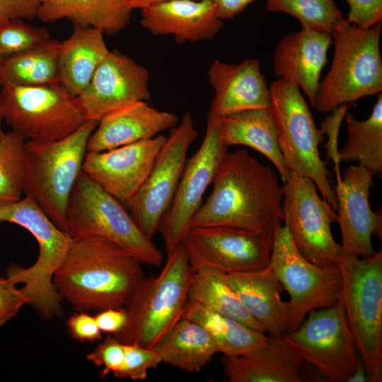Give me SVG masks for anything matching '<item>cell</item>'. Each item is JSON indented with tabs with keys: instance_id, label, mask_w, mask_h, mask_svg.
I'll return each instance as SVG.
<instances>
[{
	"instance_id": "cell-1",
	"label": "cell",
	"mask_w": 382,
	"mask_h": 382,
	"mask_svg": "<svg viewBox=\"0 0 382 382\" xmlns=\"http://www.w3.org/2000/svg\"><path fill=\"white\" fill-rule=\"evenodd\" d=\"M190 228L229 226L273 236L284 221V185L246 150L228 152Z\"/></svg>"
},
{
	"instance_id": "cell-2",
	"label": "cell",
	"mask_w": 382,
	"mask_h": 382,
	"mask_svg": "<svg viewBox=\"0 0 382 382\" xmlns=\"http://www.w3.org/2000/svg\"><path fill=\"white\" fill-rule=\"evenodd\" d=\"M141 263L102 237L72 240L52 282L62 299L88 312L123 308L144 278Z\"/></svg>"
},
{
	"instance_id": "cell-3",
	"label": "cell",
	"mask_w": 382,
	"mask_h": 382,
	"mask_svg": "<svg viewBox=\"0 0 382 382\" xmlns=\"http://www.w3.org/2000/svg\"><path fill=\"white\" fill-rule=\"evenodd\" d=\"M192 274L188 253L181 242L170 253L161 272L144 278L127 304V321L113 335L124 345L151 349L183 317Z\"/></svg>"
},
{
	"instance_id": "cell-4",
	"label": "cell",
	"mask_w": 382,
	"mask_h": 382,
	"mask_svg": "<svg viewBox=\"0 0 382 382\" xmlns=\"http://www.w3.org/2000/svg\"><path fill=\"white\" fill-rule=\"evenodd\" d=\"M381 28L382 22L360 28L342 17L333 25L334 56L316 92L313 107L318 112H330L342 105L381 93Z\"/></svg>"
},
{
	"instance_id": "cell-5",
	"label": "cell",
	"mask_w": 382,
	"mask_h": 382,
	"mask_svg": "<svg viewBox=\"0 0 382 382\" xmlns=\"http://www.w3.org/2000/svg\"><path fill=\"white\" fill-rule=\"evenodd\" d=\"M98 124L88 120L59 140L25 141L24 144L23 193L64 232L69 198L82 171L88 139Z\"/></svg>"
},
{
	"instance_id": "cell-6",
	"label": "cell",
	"mask_w": 382,
	"mask_h": 382,
	"mask_svg": "<svg viewBox=\"0 0 382 382\" xmlns=\"http://www.w3.org/2000/svg\"><path fill=\"white\" fill-rule=\"evenodd\" d=\"M17 224L29 231L38 243L39 255L35 262L23 268L11 265L6 277L16 284H23L22 293L29 304L45 320L61 317L62 298L53 282L55 271L64 261L72 239L40 209L30 197L0 206V223Z\"/></svg>"
},
{
	"instance_id": "cell-7",
	"label": "cell",
	"mask_w": 382,
	"mask_h": 382,
	"mask_svg": "<svg viewBox=\"0 0 382 382\" xmlns=\"http://www.w3.org/2000/svg\"><path fill=\"white\" fill-rule=\"evenodd\" d=\"M339 296L369 382L382 381V250L366 257L342 253Z\"/></svg>"
},
{
	"instance_id": "cell-8",
	"label": "cell",
	"mask_w": 382,
	"mask_h": 382,
	"mask_svg": "<svg viewBox=\"0 0 382 382\" xmlns=\"http://www.w3.org/2000/svg\"><path fill=\"white\" fill-rule=\"evenodd\" d=\"M66 233L72 240L98 236L125 248L141 264L158 267L162 253L142 233L124 204L83 171L71 192Z\"/></svg>"
},
{
	"instance_id": "cell-9",
	"label": "cell",
	"mask_w": 382,
	"mask_h": 382,
	"mask_svg": "<svg viewBox=\"0 0 382 382\" xmlns=\"http://www.w3.org/2000/svg\"><path fill=\"white\" fill-rule=\"evenodd\" d=\"M269 110L277 129L281 153L290 172L307 177L316 184L321 197L337 209L330 171L319 154L325 136L314 122L309 107L292 82L278 79L270 85Z\"/></svg>"
},
{
	"instance_id": "cell-10",
	"label": "cell",
	"mask_w": 382,
	"mask_h": 382,
	"mask_svg": "<svg viewBox=\"0 0 382 382\" xmlns=\"http://www.w3.org/2000/svg\"><path fill=\"white\" fill-rule=\"evenodd\" d=\"M0 104L4 120L25 141L59 140L88 121L78 97L60 83L1 87Z\"/></svg>"
},
{
	"instance_id": "cell-11",
	"label": "cell",
	"mask_w": 382,
	"mask_h": 382,
	"mask_svg": "<svg viewBox=\"0 0 382 382\" xmlns=\"http://www.w3.org/2000/svg\"><path fill=\"white\" fill-rule=\"evenodd\" d=\"M267 267L290 297L286 301V333L296 330L311 311L337 303L342 287L338 265H317L305 258L296 248L285 224L273 236Z\"/></svg>"
},
{
	"instance_id": "cell-12",
	"label": "cell",
	"mask_w": 382,
	"mask_h": 382,
	"mask_svg": "<svg viewBox=\"0 0 382 382\" xmlns=\"http://www.w3.org/2000/svg\"><path fill=\"white\" fill-rule=\"evenodd\" d=\"M282 339L324 381L347 382L362 364L339 299L332 306L309 312L302 323Z\"/></svg>"
},
{
	"instance_id": "cell-13",
	"label": "cell",
	"mask_w": 382,
	"mask_h": 382,
	"mask_svg": "<svg viewBox=\"0 0 382 382\" xmlns=\"http://www.w3.org/2000/svg\"><path fill=\"white\" fill-rule=\"evenodd\" d=\"M283 185L284 224L296 248L313 263L335 264L342 253L331 231L337 221L335 210L309 178L290 172Z\"/></svg>"
},
{
	"instance_id": "cell-14",
	"label": "cell",
	"mask_w": 382,
	"mask_h": 382,
	"mask_svg": "<svg viewBox=\"0 0 382 382\" xmlns=\"http://www.w3.org/2000/svg\"><path fill=\"white\" fill-rule=\"evenodd\" d=\"M198 135L191 115L185 112L166 139L146 179L125 204L140 230L149 238L158 231L170 206L188 149Z\"/></svg>"
},
{
	"instance_id": "cell-15",
	"label": "cell",
	"mask_w": 382,
	"mask_h": 382,
	"mask_svg": "<svg viewBox=\"0 0 382 382\" xmlns=\"http://www.w3.org/2000/svg\"><path fill=\"white\" fill-rule=\"evenodd\" d=\"M227 153L228 148L220 137V117L209 111L204 140L197 152L187 159L170 206L159 225L167 254L183 241Z\"/></svg>"
},
{
	"instance_id": "cell-16",
	"label": "cell",
	"mask_w": 382,
	"mask_h": 382,
	"mask_svg": "<svg viewBox=\"0 0 382 382\" xmlns=\"http://www.w3.org/2000/svg\"><path fill=\"white\" fill-rule=\"evenodd\" d=\"M185 243L192 272L212 269L225 274L267 267L273 236L229 226L190 228Z\"/></svg>"
},
{
	"instance_id": "cell-17",
	"label": "cell",
	"mask_w": 382,
	"mask_h": 382,
	"mask_svg": "<svg viewBox=\"0 0 382 382\" xmlns=\"http://www.w3.org/2000/svg\"><path fill=\"white\" fill-rule=\"evenodd\" d=\"M149 82L144 66L118 51H110L77 97L86 119L98 122L126 105L149 100Z\"/></svg>"
},
{
	"instance_id": "cell-18",
	"label": "cell",
	"mask_w": 382,
	"mask_h": 382,
	"mask_svg": "<svg viewBox=\"0 0 382 382\" xmlns=\"http://www.w3.org/2000/svg\"><path fill=\"white\" fill-rule=\"evenodd\" d=\"M167 137L151 139L101 152H86L82 171L125 206L153 168Z\"/></svg>"
},
{
	"instance_id": "cell-19",
	"label": "cell",
	"mask_w": 382,
	"mask_h": 382,
	"mask_svg": "<svg viewBox=\"0 0 382 382\" xmlns=\"http://www.w3.org/2000/svg\"><path fill=\"white\" fill-rule=\"evenodd\" d=\"M373 176L362 166H351L335 187L337 221L345 253L362 257L371 256L375 252L372 236L381 238L382 217L371 209L369 199L374 185Z\"/></svg>"
},
{
	"instance_id": "cell-20",
	"label": "cell",
	"mask_w": 382,
	"mask_h": 382,
	"mask_svg": "<svg viewBox=\"0 0 382 382\" xmlns=\"http://www.w3.org/2000/svg\"><path fill=\"white\" fill-rule=\"evenodd\" d=\"M270 336V335H269ZM224 374L231 382H319L324 379L299 358L282 337L267 342L241 355L221 359Z\"/></svg>"
},
{
	"instance_id": "cell-21",
	"label": "cell",
	"mask_w": 382,
	"mask_h": 382,
	"mask_svg": "<svg viewBox=\"0 0 382 382\" xmlns=\"http://www.w3.org/2000/svg\"><path fill=\"white\" fill-rule=\"evenodd\" d=\"M208 80L214 91L209 111L219 117L269 108L270 87L255 59L233 64L216 59L208 69Z\"/></svg>"
},
{
	"instance_id": "cell-22",
	"label": "cell",
	"mask_w": 382,
	"mask_h": 382,
	"mask_svg": "<svg viewBox=\"0 0 382 382\" xmlns=\"http://www.w3.org/2000/svg\"><path fill=\"white\" fill-rule=\"evenodd\" d=\"M332 43L330 33L301 29L284 36L274 52L273 68L276 76L296 83L313 107Z\"/></svg>"
},
{
	"instance_id": "cell-23",
	"label": "cell",
	"mask_w": 382,
	"mask_h": 382,
	"mask_svg": "<svg viewBox=\"0 0 382 382\" xmlns=\"http://www.w3.org/2000/svg\"><path fill=\"white\" fill-rule=\"evenodd\" d=\"M140 23L154 35H173L178 43L212 39L224 26L211 0L160 3L141 9Z\"/></svg>"
},
{
	"instance_id": "cell-24",
	"label": "cell",
	"mask_w": 382,
	"mask_h": 382,
	"mask_svg": "<svg viewBox=\"0 0 382 382\" xmlns=\"http://www.w3.org/2000/svg\"><path fill=\"white\" fill-rule=\"evenodd\" d=\"M178 117L147 101H137L102 117L90 136L87 152H101L151 139L176 126Z\"/></svg>"
},
{
	"instance_id": "cell-25",
	"label": "cell",
	"mask_w": 382,
	"mask_h": 382,
	"mask_svg": "<svg viewBox=\"0 0 382 382\" xmlns=\"http://www.w3.org/2000/svg\"><path fill=\"white\" fill-rule=\"evenodd\" d=\"M249 314L270 336L282 337L286 333V301L281 299L282 284L268 267L225 274Z\"/></svg>"
},
{
	"instance_id": "cell-26",
	"label": "cell",
	"mask_w": 382,
	"mask_h": 382,
	"mask_svg": "<svg viewBox=\"0 0 382 382\" xmlns=\"http://www.w3.org/2000/svg\"><path fill=\"white\" fill-rule=\"evenodd\" d=\"M104 33L92 27L74 26L71 35L59 42L57 66L59 83L78 96L110 52Z\"/></svg>"
},
{
	"instance_id": "cell-27",
	"label": "cell",
	"mask_w": 382,
	"mask_h": 382,
	"mask_svg": "<svg viewBox=\"0 0 382 382\" xmlns=\"http://www.w3.org/2000/svg\"><path fill=\"white\" fill-rule=\"evenodd\" d=\"M220 137L228 148L243 145L267 157L275 166L283 182L290 171L277 141V129L269 108L245 110L220 117Z\"/></svg>"
},
{
	"instance_id": "cell-28",
	"label": "cell",
	"mask_w": 382,
	"mask_h": 382,
	"mask_svg": "<svg viewBox=\"0 0 382 382\" xmlns=\"http://www.w3.org/2000/svg\"><path fill=\"white\" fill-rule=\"evenodd\" d=\"M37 18L44 23L67 19L76 26L92 27L115 35L125 29L132 9L125 0H39Z\"/></svg>"
},
{
	"instance_id": "cell-29",
	"label": "cell",
	"mask_w": 382,
	"mask_h": 382,
	"mask_svg": "<svg viewBox=\"0 0 382 382\" xmlns=\"http://www.w3.org/2000/svg\"><path fill=\"white\" fill-rule=\"evenodd\" d=\"M151 349L158 354L162 362L188 373L200 372L217 353L208 332L185 317Z\"/></svg>"
},
{
	"instance_id": "cell-30",
	"label": "cell",
	"mask_w": 382,
	"mask_h": 382,
	"mask_svg": "<svg viewBox=\"0 0 382 382\" xmlns=\"http://www.w3.org/2000/svg\"><path fill=\"white\" fill-rule=\"evenodd\" d=\"M183 317L201 325L212 337L217 352L225 356L246 354L264 344L270 337L190 300L187 301Z\"/></svg>"
},
{
	"instance_id": "cell-31",
	"label": "cell",
	"mask_w": 382,
	"mask_h": 382,
	"mask_svg": "<svg viewBox=\"0 0 382 382\" xmlns=\"http://www.w3.org/2000/svg\"><path fill=\"white\" fill-rule=\"evenodd\" d=\"M347 139L340 150V161L357 162L374 175L382 173V95H378L370 116L364 121L347 112Z\"/></svg>"
},
{
	"instance_id": "cell-32",
	"label": "cell",
	"mask_w": 382,
	"mask_h": 382,
	"mask_svg": "<svg viewBox=\"0 0 382 382\" xmlns=\"http://www.w3.org/2000/svg\"><path fill=\"white\" fill-rule=\"evenodd\" d=\"M59 45L51 39L35 48L0 58V87L59 83Z\"/></svg>"
},
{
	"instance_id": "cell-33",
	"label": "cell",
	"mask_w": 382,
	"mask_h": 382,
	"mask_svg": "<svg viewBox=\"0 0 382 382\" xmlns=\"http://www.w3.org/2000/svg\"><path fill=\"white\" fill-rule=\"evenodd\" d=\"M188 300L266 334L262 326L245 310L227 282L225 273L212 269L192 272L188 289Z\"/></svg>"
},
{
	"instance_id": "cell-34",
	"label": "cell",
	"mask_w": 382,
	"mask_h": 382,
	"mask_svg": "<svg viewBox=\"0 0 382 382\" xmlns=\"http://www.w3.org/2000/svg\"><path fill=\"white\" fill-rule=\"evenodd\" d=\"M25 142L13 130L0 135V206L22 198Z\"/></svg>"
},
{
	"instance_id": "cell-35",
	"label": "cell",
	"mask_w": 382,
	"mask_h": 382,
	"mask_svg": "<svg viewBox=\"0 0 382 382\" xmlns=\"http://www.w3.org/2000/svg\"><path fill=\"white\" fill-rule=\"evenodd\" d=\"M266 9L294 16L303 30L325 33L342 17L335 0H266Z\"/></svg>"
},
{
	"instance_id": "cell-36",
	"label": "cell",
	"mask_w": 382,
	"mask_h": 382,
	"mask_svg": "<svg viewBox=\"0 0 382 382\" xmlns=\"http://www.w3.org/2000/svg\"><path fill=\"white\" fill-rule=\"evenodd\" d=\"M45 28L33 26L23 19L0 24V58L40 46L50 40Z\"/></svg>"
},
{
	"instance_id": "cell-37",
	"label": "cell",
	"mask_w": 382,
	"mask_h": 382,
	"mask_svg": "<svg viewBox=\"0 0 382 382\" xmlns=\"http://www.w3.org/2000/svg\"><path fill=\"white\" fill-rule=\"evenodd\" d=\"M124 348L123 365L113 374L117 378L144 380L147 378L149 370L158 367L162 363L158 354L152 349L134 344L124 345Z\"/></svg>"
},
{
	"instance_id": "cell-38",
	"label": "cell",
	"mask_w": 382,
	"mask_h": 382,
	"mask_svg": "<svg viewBox=\"0 0 382 382\" xmlns=\"http://www.w3.org/2000/svg\"><path fill=\"white\" fill-rule=\"evenodd\" d=\"M86 359L98 367H103L101 378L117 372L125 359L124 345L113 336H109L86 355Z\"/></svg>"
},
{
	"instance_id": "cell-39",
	"label": "cell",
	"mask_w": 382,
	"mask_h": 382,
	"mask_svg": "<svg viewBox=\"0 0 382 382\" xmlns=\"http://www.w3.org/2000/svg\"><path fill=\"white\" fill-rule=\"evenodd\" d=\"M349 106V104H345L337 107L330 112L320 123L321 132L328 137L327 141L323 145L326 149V158L332 160L334 163L337 183L340 182L342 178L338 138L340 126Z\"/></svg>"
},
{
	"instance_id": "cell-40",
	"label": "cell",
	"mask_w": 382,
	"mask_h": 382,
	"mask_svg": "<svg viewBox=\"0 0 382 382\" xmlns=\"http://www.w3.org/2000/svg\"><path fill=\"white\" fill-rule=\"evenodd\" d=\"M349 13L347 21L368 29L382 22V0H347Z\"/></svg>"
},
{
	"instance_id": "cell-41",
	"label": "cell",
	"mask_w": 382,
	"mask_h": 382,
	"mask_svg": "<svg viewBox=\"0 0 382 382\" xmlns=\"http://www.w3.org/2000/svg\"><path fill=\"white\" fill-rule=\"evenodd\" d=\"M25 304L29 301L17 284L7 277H0V326L15 317Z\"/></svg>"
},
{
	"instance_id": "cell-42",
	"label": "cell",
	"mask_w": 382,
	"mask_h": 382,
	"mask_svg": "<svg viewBox=\"0 0 382 382\" xmlns=\"http://www.w3.org/2000/svg\"><path fill=\"white\" fill-rule=\"evenodd\" d=\"M66 326L71 337L81 342H95L102 338V332L98 328L95 316L84 311L71 316Z\"/></svg>"
},
{
	"instance_id": "cell-43",
	"label": "cell",
	"mask_w": 382,
	"mask_h": 382,
	"mask_svg": "<svg viewBox=\"0 0 382 382\" xmlns=\"http://www.w3.org/2000/svg\"><path fill=\"white\" fill-rule=\"evenodd\" d=\"M39 4V0H0V24L13 19L35 18Z\"/></svg>"
},
{
	"instance_id": "cell-44",
	"label": "cell",
	"mask_w": 382,
	"mask_h": 382,
	"mask_svg": "<svg viewBox=\"0 0 382 382\" xmlns=\"http://www.w3.org/2000/svg\"><path fill=\"white\" fill-rule=\"evenodd\" d=\"M102 332L115 335L119 332L127 321L125 308H111L98 311L94 316Z\"/></svg>"
},
{
	"instance_id": "cell-45",
	"label": "cell",
	"mask_w": 382,
	"mask_h": 382,
	"mask_svg": "<svg viewBox=\"0 0 382 382\" xmlns=\"http://www.w3.org/2000/svg\"><path fill=\"white\" fill-rule=\"evenodd\" d=\"M221 20L231 19L255 0H211Z\"/></svg>"
},
{
	"instance_id": "cell-46",
	"label": "cell",
	"mask_w": 382,
	"mask_h": 382,
	"mask_svg": "<svg viewBox=\"0 0 382 382\" xmlns=\"http://www.w3.org/2000/svg\"><path fill=\"white\" fill-rule=\"evenodd\" d=\"M129 8L132 9H143L160 3L170 0H125Z\"/></svg>"
},
{
	"instance_id": "cell-47",
	"label": "cell",
	"mask_w": 382,
	"mask_h": 382,
	"mask_svg": "<svg viewBox=\"0 0 382 382\" xmlns=\"http://www.w3.org/2000/svg\"><path fill=\"white\" fill-rule=\"evenodd\" d=\"M369 381L366 369L363 364L349 377L347 382H366Z\"/></svg>"
},
{
	"instance_id": "cell-48",
	"label": "cell",
	"mask_w": 382,
	"mask_h": 382,
	"mask_svg": "<svg viewBox=\"0 0 382 382\" xmlns=\"http://www.w3.org/2000/svg\"><path fill=\"white\" fill-rule=\"evenodd\" d=\"M3 120H4V115H3L2 108L0 104V135L3 132L2 127H1Z\"/></svg>"
}]
</instances>
